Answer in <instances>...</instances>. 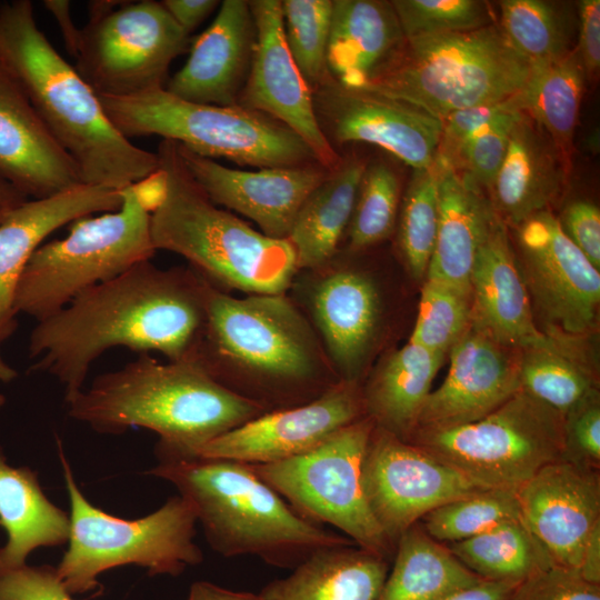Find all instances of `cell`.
<instances>
[{
    "label": "cell",
    "mask_w": 600,
    "mask_h": 600,
    "mask_svg": "<svg viewBox=\"0 0 600 600\" xmlns=\"http://www.w3.org/2000/svg\"><path fill=\"white\" fill-rule=\"evenodd\" d=\"M204 288L206 279L190 267L140 262L37 321L29 339V356L36 359L30 370L57 378L68 399L110 348L191 361L204 326Z\"/></svg>",
    "instance_id": "6da1fadb"
},
{
    "label": "cell",
    "mask_w": 600,
    "mask_h": 600,
    "mask_svg": "<svg viewBox=\"0 0 600 600\" xmlns=\"http://www.w3.org/2000/svg\"><path fill=\"white\" fill-rule=\"evenodd\" d=\"M192 361L268 412L308 403L341 382L314 328L289 297H234L206 280Z\"/></svg>",
    "instance_id": "7a4b0ae2"
},
{
    "label": "cell",
    "mask_w": 600,
    "mask_h": 600,
    "mask_svg": "<svg viewBox=\"0 0 600 600\" xmlns=\"http://www.w3.org/2000/svg\"><path fill=\"white\" fill-rule=\"evenodd\" d=\"M0 66L19 83L83 183L122 190L156 172L157 153L122 136L99 96L38 28L33 4H0Z\"/></svg>",
    "instance_id": "3957f363"
},
{
    "label": "cell",
    "mask_w": 600,
    "mask_h": 600,
    "mask_svg": "<svg viewBox=\"0 0 600 600\" xmlns=\"http://www.w3.org/2000/svg\"><path fill=\"white\" fill-rule=\"evenodd\" d=\"M64 400L71 418L99 433L146 428L159 436L157 448L184 454L268 412L193 361L160 362L148 353Z\"/></svg>",
    "instance_id": "277c9868"
},
{
    "label": "cell",
    "mask_w": 600,
    "mask_h": 600,
    "mask_svg": "<svg viewBox=\"0 0 600 600\" xmlns=\"http://www.w3.org/2000/svg\"><path fill=\"white\" fill-rule=\"evenodd\" d=\"M146 473L172 483L196 509L208 544L223 557L256 556L293 570L322 549L354 544L300 517L248 463L154 448Z\"/></svg>",
    "instance_id": "5b68a950"
},
{
    "label": "cell",
    "mask_w": 600,
    "mask_h": 600,
    "mask_svg": "<svg viewBox=\"0 0 600 600\" xmlns=\"http://www.w3.org/2000/svg\"><path fill=\"white\" fill-rule=\"evenodd\" d=\"M166 192L151 212L156 250L183 257L212 286L247 294L287 293L298 272L287 239H273L213 203L186 169L177 142L162 140Z\"/></svg>",
    "instance_id": "8992f818"
},
{
    "label": "cell",
    "mask_w": 600,
    "mask_h": 600,
    "mask_svg": "<svg viewBox=\"0 0 600 600\" xmlns=\"http://www.w3.org/2000/svg\"><path fill=\"white\" fill-rule=\"evenodd\" d=\"M530 68L496 22L466 32L406 38L393 60L361 90L412 104L441 121L461 109L510 99Z\"/></svg>",
    "instance_id": "52a82bcc"
},
{
    "label": "cell",
    "mask_w": 600,
    "mask_h": 600,
    "mask_svg": "<svg viewBox=\"0 0 600 600\" xmlns=\"http://www.w3.org/2000/svg\"><path fill=\"white\" fill-rule=\"evenodd\" d=\"M59 458L70 499V530L68 549L56 569L71 594L97 589L99 574L117 567L137 564L149 576L178 577L203 561L194 542L197 512L188 499L171 497L140 519L118 518L83 496L60 443Z\"/></svg>",
    "instance_id": "ba28073f"
},
{
    "label": "cell",
    "mask_w": 600,
    "mask_h": 600,
    "mask_svg": "<svg viewBox=\"0 0 600 600\" xmlns=\"http://www.w3.org/2000/svg\"><path fill=\"white\" fill-rule=\"evenodd\" d=\"M99 98L110 121L129 140L154 134L209 159L224 158L259 169L318 164L312 151L293 131L239 104L194 103L164 88Z\"/></svg>",
    "instance_id": "9c48e42d"
},
{
    "label": "cell",
    "mask_w": 600,
    "mask_h": 600,
    "mask_svg": "<svg viewBox=\"0 0 600 600\" xmlns=\"http://www.w3.org/2000/svg\"><path fill=\"white\" fill-rule=\"evenodd\" d=\"M121 193L118 210L80 218L70 223L67 237L34 251L17 283V316L23 313L41 321L83 291L154 256L151 212L133 184Z\"/></svg>",
    "instance_id": "30bf717a"
},
{
    "label": "cell",
    "mask_w": 600,
    "mask_h": 600,
    "mask_svg": "<svg viewBox=\"0 0 600 600\" xmlns=\"http://www.w3.org/2000/svg\"><path fill=\"white\" fill-rule=\"evenodd\" d=\"M407 441L483 488L516 493L563 459V416L519 390L477 421L416 431Z\"/></svg>",
    "instance_id": "8fae6325"
},
{
    "label": "cell",
    "mask_w": 600,
    "mask_h": 600,
    "mask_svg": "<svg viewBox=\"0 0 600 600\" xmlns=\"http://www.w3.org/2000/svg\"><path fill=\"white\" fill-rule=\"evenodd\" d=\"M373 428L366 416L306 453L250 467L303 519L330 524L359 548L390 559L394 547L372 516L361 480Z\"/></svg>",
    "instance_id": "7c38bea8"
},
{
    "label": "cell",
    "mask_w": 600,
    "mask_h": 600,
    "mask_svg": "<svg viewBox=\"0 0 600 600\" xmlns=\"http://www.w3.org/2000/svg\"><path fill=\"white\" fill-rule=\"evenodd\" d=\"M190 43L161 2L124 1L81 29L76 70L100 96L164 88L171 62Z\"/></svg>",
    "instance_id": "4fadbf2b"
},
{
    "label": "cell",
    "mask_w": 600,
    "mask_h": 600,
    "mask_svg": "<svg viewBox=\"0 0 600 600\" xmlns=\"http://www.w3.org/2000/svg\"><path fill=\"white\" fill-rule=\"evenodd\" d=\"M287 293L314 328L338 379L361 386L386 329L376 278L339 249L323 264L298 271Z\"/></svg>",
    "instance_id": "5bb4252c"
},
{
    "label": "cell",
    "mask_w": 600,
    "mask_h": 600,
    "mask_svg": "<svg viewBox=\"0 0 600 600\" xmlns=\"http://www.w3.org/2000/svg\"><path fill=\"white\" fill-rule=\"evenodd\" d=\"M513 230L514 252L540 331L557 340L589 341L598 329L600 270L564 234L551 211Z\"/></svg>",
    "instance_id": "9a60e30c"
},
{
    "label": "cell",
    "mask_w": 600,
    "mask_h": 600,
    "mask_svg": "<svg viewBox=\"0 0 600 600\" xmlns=\"http://www.w3.org/2000/svg\"><path fill=\"white\" fill-rule=\"evenodd\" d=\"M361 480L369 509L393 547L430 511L487 489L377 427L363 456Z\"/></svg>",
    "instance_id": "2e32d148"
},
{
    "label": "cell",
    "mask_w": 600,
    "mask_h": 600,
    "mask_svg": "<svg viewBox=\"0 0 600 600\" xmlns=\"http://www.w3.org/2000/svg\"><path fill=\"white\" fill-rule=\"evenodd\" d=\"M256 43L238 104L281 122L312 151L318 164L332 171L341 161L319 124L313 92L286 42L280 0L249 1Z\"/></svg>",
    "instance_id": "e0dca14e"
},
{
    "label": "cell",
    "mask_w": 600,
    "mask_h": 600,
    "mask_svg": "<svg viewBox=\"0 0 600 600\" xmlns=\"http://www.w3.org/2000/svg\"><path fill=\"white\" fill-rule=\"evenodd\" d=\"M313 92L316 114L329 142H366L380 147L408 166L433 164L441 121L426 111L361 89H350L333 78Z\"/></svg>",
    "instance_id": "ac0fdd59"
},
{
    "label": "cell",
    "mask_w": 600,
    "mask_h": 600,
    "mask_svg": "<svg viewBox=\"0 0 600 600\" xmlns=\"http://www.w3.org/2000/svg\"><path fill=\"white\" fill-rule=\"evenodd\" d=\"M366 417L361 386L339 382L317 399L266 412L201 447L197 454L267 464L306 453Z\"/></svg>",
    "instance_id": "d6986e66"
},
{
    "label": "cell",
    "mask_w": 600,
    "mask_h": 600,
    "mask_svg": "<svg viewBox=\"0 0 600 600\" xmlns=\"http://www.w3.org/2000/svg\"><path fill=\"white\" fill-rule=\"evenodd\" d=\"M519 353L471 324L449 351L448 374L427 397L413 432L463 426L499 408L520 390Z\"/></svg>",
    "instance_id": "ffe728a7"
},
{
    "label": "cell",
    "mask_w": 600,
    "mask_h": 600,
    "mask_svg": "<svg viewBox=\"0 0 600 600\" xmlns=\"http://www.w3.org/2000/svg\"><path fill=\"white\" fill-rule=\"evenodd\" d=\"M177 147L186 169L213 203L252 220L260 232L273 239H288L304 200L329 173L319 164L244 171L224 167L178 142Z\"/></svg>",
    "instance_id": "44dd1931"
},
{
    "label": "cell",
    "mask_w": 600,
    "mask_h": 600,
    "mask_svg": "<svg viewBox=\"0 0 600 600\" xmlns=\"http://www.w3.org/2000/svg\"><path fill=\"white\" fill-rule=\"evenodd\" d=\"M521 518L554 564L578 570L600 522V472L567 460L549 463L517 492Z\"/></svg>",
    "instance_id": "7402d4cb"
},
{
    "label": "cell",
    "mask_w": 600,
    "mask_h": 600,
    "mask_svg": "<svg viewBox=\"0 0 600 600\" xmlns=\"http://www.w3.org/2000/svg\"><path fill=\"white\" fill-rule=\"evenodd\" d=\"M471 324L508 348L546 346L538 328L508 227L493 212L471 276Z\"/></svg>",
    "instance_id": "603a6c76"
},
{
    "label": "cell",
    "mask_w": 600,
    "mask_h": 600,
    "mask_svg": "<svg viewBox=\"0 0 600 600\" xmlns=\"http://www.w3.org/2000/svg\"><path fill=\"white\" fill-rule=\"evenodd\" d=\"M0 176L28 199L83 183L19 83L0 66Z\"/></svg>",
    "instance_id": "cb8c5ba5"
},
{
    "label": "cell",
    "mask_w": 600,
    "mask_h": 600,
    "mask_svg": "<svg viewBox=\"0 0 600 600\" xmlns=\"http://www.w3.org/2000/svg\"><path fill=\"white\" fill-rule=\"evenodd\" d=\"M122 203L121 190L80 183L41 199H28L0 223V343L18 326L13 298L19 277L42 241L57 229Z\"/></svg>",
    "instance_id": "d4e9b609"
},
{
    "label": "cell",
    "mask_w": 600,
    "mask_h": 600,
    "mask_svg": "<svg viewBox=\"0 0 600 600\" xmlns=\"http://www.w3.org/2000/svg\"><path fill=\"white\" fill-rule=\"evenodd\" d=\"M256 43L254 22L246 0H224L209 28L190 48L184 66L164 89L186 101L238 104Z\"/></svg>",
    "instance_id": "484cf974"
},
{
    "label": "cell",
    "mask_w": 600,
    "mask_h": 600,
    "mask_svg": "<svg viewBox=\"0 0 600 600\" xmlns=\"http://www.w3.org/2000/svg\"><path fill=\"white\" fill-rule=\"evenodd\" d=\"M571 167L550 137L520 112L502 164L484 194L497 217L514 229L539 212L551 211L568 187Z\"/></svg>",
    "instance_id": "4316f807"
},
{
    "label": "cell",
    "mask_w": 600,
    "mask_h": 600,
    "mask_svg": "<svg viewBox=\"0 0 600 600\" xmlns=\"http://www.w3.org/2000/svg\"><path fill=\"white\" fill-rule=\"evenodd\" d=\"M406 37L391 1L332 0L328 68L350 89H364L393 60Z\"/></svg>",
    "instance_id": "83f0119b"
},
{
    "label": "cell",
    "mask_w": 600,
    "mask_h": 600,
    "mask_svg": "<svg viewBox=\"0 0 600 600\" xmlns=\"http://www.w3.org/2000/svg\"><path fill=\"white\" fill-rule=\"evenodd\" d=\"M434 163L439 174V220L426 278L470 288L473 262L493 210L471 178Z\"/></svg>",
    "instance_id": "f1b7e54d"
},
{
    "label": "cell",
    "mask_w": 600,
    "mask_h": 600,
    "mask_svg": "<svg viewBox=\"0 0 600 600\" xmlns=\"http://www.w3.org/2000/svg\"><path fill=\"white\" fill-rule=\"evenodd\" d=\"M444 357L411 341L384 354L361 384L374 427L407 441Z\"/></svg>",
    "instance_id": "f546056e"
},
{
    "label": "cell",
    "mask_w": 600,
    "mask_h": 600,
    "mask_svg": "<svg viewBox=\"0 0 600 600\" xmlns=\"http://www.w3.org/2000/svg\"><path fill=\"white\" fill-rule=\"evenodd\" d=\"M388 559L354 544L317 551L282 579L268 583L267 600H378Z\"/></svg>",
    "instance_id": "4dcf8cb0"
},
{
    "label": "cell",
    "mask_w": 600,
    "mask_h": 600,
    "mask_svg": "<svg viewBox=\"0 0 600 600\" xmlns=\"http://www.w3.org/2000/svg\"><path fill=\"white\" fill-rule=\"evenodd\" d=\"M0 526L8 534L0 548V568L27 562L40 547L68 542L70 517L42 490L37 472L8 463L0 446Z\"/></svg>",
    "instance_id": "1f68e13d"
},
{
    "label": "cell",
    "mask_w": 600,
    "mask_h": 600,
    "mask_svg": "<svg viewBox=\"0 0 600 600\" xmlns=\"http://www.w3.org/2000/svg\"><path fill=\"white\" fill-rule=\"evenodd\" d=\"M366 166L357 156L341 158L304 200L287 239L294 250L298 271L317 268L339 251Z\"/></svg>",
    "instance_id": "d6a6232c"
},
{
    "label": "cell",
    "mask_w": 600,
    "mask_h": 600,
    "mask_svg": "<svg viewBox=\"0 0 600 600\" xmlns=\"http://www.w3.org/2000/svg\"><path fill=\"white\" fill-rule=\"evenodd\" d=\"M586 79L573 48L559 59L531 63L526 83L511 98L513 107L531 118L570 163Z\"/></svg>",
    "instance_id": "836d02e7"
},
{
    "label": "cell",
    "mask_w": 600,
    "mask_h": 600,
    "mask_svg": "<svg viewBox=\"0 0 600 600\" xmlns=\"http://www.w3.org/2000/svg\"><path fill=\"white\" fill-rule=\"evenodd\" d=\"M393 559L378 600H441L482 580L418 523L398 538Z\"/></svg>",
    "instance_id": "e575fe53"
},
{
    "label": "cell",
    "mask_w": 600,
    "mask_h": 600,
    "mask_svg": "<svg viewBox=\"0 0 600 600\" xmlns=\"http://www.w3.org/2000/svg\"><path fill=\"white\" fill-rule=\"evenodd\" d=\"M588 341L553 339L519 353L520 390L564 416L594 392L599 380Z\"/></svg>",
    "instance_id": "d590c367"
},
{
    "label": "cell",
    "mask_w": 600,
    "mask_h": 600,
    "mask_svg": "<svg viewBox=\"0 0 600 600\" xmlns=\"http://www.w3.org/2000/svg\"><path fill=\"white\" fill-rule=\"evenodd\" d=\"M447 548L479 578L490 581L520 584L554 564L522 519L448 543Z\"/></svg>",
    "instance_id": "8d00e7d4"
},
{
    "label": "cell",
    "mask_w": 600,
    "mask_h": 600,
    "mask_svg": "<svg viewBox=\"0 0 600 600\" xmlns=\"http://www.w3.org/2000/svg\"><path fill=\"white\" fill-rule=\"evenodd\" d=\"M499 27L530 63L559 59L569 53L571 21L559 3L543 0L499 1Z\"/></svg>",
    "instance_id": "74e56055"
},
{
    "label": "cell",
    "mask_w": 600,
    "mask_h": 600,
    "mask_svg": "<svg viewBox=\"0 0 600 600\" xmlns=\"http://www.w3.org/2000/svg\"><path fill=\"white\" fill-rule=\"evenodd\" d=\"M438 167L416 169L404 190L397 219V247L416 281L426 279L439 220Z\"/></svg>",
    "instance_id": "f35d334b"
},
{
    "label": "cell",
    "mask_w": 600,
    "mask_h": 600,
    "mask_svg": "<svg viewBox=\"0 0 600 600\" xmlns=\"http://www.w3.org/2000/svg\"><path fill=\"white\" fill-rule=\"evenodd\" d=\"M400 180L386 162L367 163L347 229L346 250L362 252L388 239L400 208Z\"/></svg>",
    "instance_id": "ab89813d"
},
{
    "label": "cell",
    "mask_w": 600,
    "mask_h": 600,
    "mask_svg": "<svg viewBox=\"0 0 600 600\" xmlns=\"http://www.w3.org/2000/svg\"><path fill=\"white\" fill-rule=\"evenodd\" d=\"M519 519L522 518L516 493L484 489L430 511L421 519V527L436 541L452 543Z\"/></svg>",
    "instance_id": "60d3db41"
},
{
    "label": "cell",
    "mask_w": 600,
    "mask_h": 600,
    "mask_svg": "<svg viewBox=\"0 0 600 600\" xmlns=\"http://www.w3.org/2000/svg\"><path fill=\"white\" fill-rule=\"evenodd\" d=\"M470 288L426 278L409 341L447 356L471 326Z\"/></svg>",
    "instance_id": "b9f144b4"
},
{
    "label": "cell",
    "mask_w": 600,
    "mask_h": 600,
    "mask_svg": "<svg viewBox=\"0 0 600 600\" xmlns=\"http://www.w3.org/2000/svg\"><path fill=\"white\" fill-rule=\"evenodd\" d=\"M281 9L287 46L313 90L332 78L327 58L332 0H283Z\"/></svg>",
    "instance_id": "7bdbcfd3"
},
{
    "label": "cell",
    "mask_w": 600,
    "mask_h": 600,
    "mask_svg": "<svg viewBox=\"0 0 600 600\" xmlns=\"http://www.w3.org/2000/svg\"><path fill=\"white\" fill-rule=\"evenodd\" d=\"M406 38L466 32L496 23L487 1L392 0Z\"/></svg>",
    "instance_id": "ee69618b"
},
{
    "label": "cell",
    "mask_w": 600,
    "mask_h": 600,
    "mask_svg": "<svg viewBox=\"0 0 600 600\" xmlns=\"http://www.w3.org/2000/svg\"><path fill=\"white\" fill-rule=\"evenodd\" d=\"M519 114L516 110L499 114L467 139L446 167L468 176L486 193L502 164Z\"/></svg>",
    "instance_id": "f6af8a7d"
},
{
    "label": "cell",
    "mask_w": 600,
    "mask_h": 600,
    "mask_svg": "<svg viewBox=\"0 0 600 600\" xmlns=\"http://www.w3.org/2000/svg\"><path fill=\"white\" fill-rule=\"evenodd\" d=\"M563 460L600 469V393L563 416Z\"/></svg>",
    "instance_id": "bcb514c9"
},
{
    "label": "cell",
    "mask_w": 600,
    "mask_h": 600,
    "mask_svg": "<svg viewBox=\"0 0 600 600\" xmlns=\"http://www.w3.org/2000/svg\"><path fill=\"white\" fill-rule=\"evenodd\" d=\"M510 600H600V584L557 564L520 583Z\"/></svg>",
    "instance_id": "7dc6e473"
},
{
    "label": "cell",
    "mask_w": 600,
    "mask_h": 600,
    "mask_svg": "<svg viewBox=\"0 0 600 600\" xmlns=\"http://www.w3.org/2000/svg\"><path fill=\"white\" fill-rule=\"evenodd\" d=\"M0 600H74L56 567L26 563L0 568Z\"/></svg>",
    "instance_id": "c3c4849f"
},
{
    "label": "cell",
    "mask_w": 600,
    "mask_h": 600,
    "mask_svg": "<svg viewBox=\"0 0 600 600\" xmlns=\"http://www.w3.org/2000/svg\"><path fill=\"white\" fill-rule=\"evenodd\" d=\"M511 98L499 103L461 109L446 116L441 120V134L434 161L448 164L461 144L479 129L506 111H518Z\"/></svg>",
    "instance_id": "681fc988"
},
{
    "label": "cell",
    "mask_w": 600,
    "mask_h": 600,
    "mask_svg": "<svg viewBox=\"0 0 600 600\" xmlns=\"http://www.w3.org/2000/svg\"><path fill=\"white\" fill-rule=\"evenodd\" d=\"M564 234L600 270V210L591 201L576 199L557 218Z\"/></svg>",
    "instance_id": "f907efd6"
},
{
    "label": "cell",
    "mask_w": 600,
    "mask_h": 600,
    "mask_svg": "<svg viewBox=\"0 0 600 600\" xmlns=\"http://www.w3.org/2000/svg\"><path fill=\"white\" fill-rule=\"evenodd\" d=\"M587 77L594 78L600 67V1L579 2V41L576 48Z\"/></svg>",
    "instance_id": "816d5d0a"
},
{
    "label": "cell",
    "mask_w": 600,
    "mask_h": 600,
    "mask_svg": "<svg viewBox=\"0 0 600 600\" xmlns=\"http://www.w3.org/2000/svg\"><path fill=\"white\" fill-rule=\"evenodd\" d=\"M161 4L190 36V33L219 6L217 0H163Z\"/></svg>",
    "instance_id": "f5cc1de1"
},
{
    "label": "cell",
    "mask_w": 600,
    "mask_h": 600,
    "mask_svg": "<svg viewBox=\"0 0 600 600\" xmlns=\"http://www.w3.org/2000/svg\"><path fill=\"white\" fill-rule=\"evenodd\" d=\"M518 586L482 579L478 583L453 592L441 600H510Z\"/></svg>",
    "instance_id": "db71d44e"
},
{
    "label": "cell",
    "mask_w": 600,
    "mask_h": 600,
    "mask_svg": "<svg viewBox=\"0 0 600 600\" xmlns=\"http://www.w3.org/2000/svg\"><path fill=\"white\" fill-rule=\"evenodd\" d=\"M43 6L56 19L67 50L73 57H76L80 40L81 29H78L73 23L70 12V1L68 0H46Z\"/></svg>",
    "instance_id": "11a10c76"
},
{
    "label": "cell",
    "mask_w": 600,
    "mask_h": 600,
    "mask_svg": "<svg viewBox=\"0 0 600 600\" xmlns=\"http://www.w3.org/2000/svg\"><path fill=\"white\" fill-rule=\"evenodd\" d=\"M578 571L587 581L600 584V522L587 539Z\"/></svg>",
    "instance_id": "9f6ffc18"
},
{
    "label": "cell",
    "mask_w": 600,
    "mask_h": 600,
    "mask_svg": "<svg viewBox=\"0 0 600 600\" xmlns=\"http://www.w3.org/2000/svg\"><path fill=\"white\" fill-rule=\"evenodd\" d=\"M188 600H267L261 593L232 591L208 581H196Z\"/></svg>",
    "instance_id": "6f0895ef"
},
{
    "label": "cell",
    "mask_w": 600,
    "mask_h": 600,
    "mask_svg": "<svg viewBox=\"0 0 600 600\" xmlns=\"http://www.w3.org/2000/svg\"><path fill=\"white\" fill-rule=\"evenodd\" d=\"M28 198L0 176V223Z\"/></svg>",
    "instance_id": "680465c9"
},
{
    "label": "cell",
    "mask_w": 600,
    "mask_h": 600,
    "mask_svg": "<svg viewBox=\"0 0 600 600\" xmlns=\"http://www.w3.org/2000/svg\"><path fill=\"white\" fill-rule=\"evenodd\" d=\"M124 1H113V0H98L90 1L88 4L89 8V20H96L120 7Z\"/></svg>",
    "instance_id": "91938a15"
},
{
    "label": "cell",
    "mask_w": 600,
    "mask_h": 600,
    "mask_svg": "<svg viewBox=\"0 0 600 600\" xmlns=\"http://www.w3.org/2000/svg\"><path fill=\"white\" fill-rule=\"evenodd\" d=\"M18 377V372L12 368L1 356L0 353V381L1 382H11Z\"/></svg>",
    "instance_id": "94428289"
}]
</instances>
